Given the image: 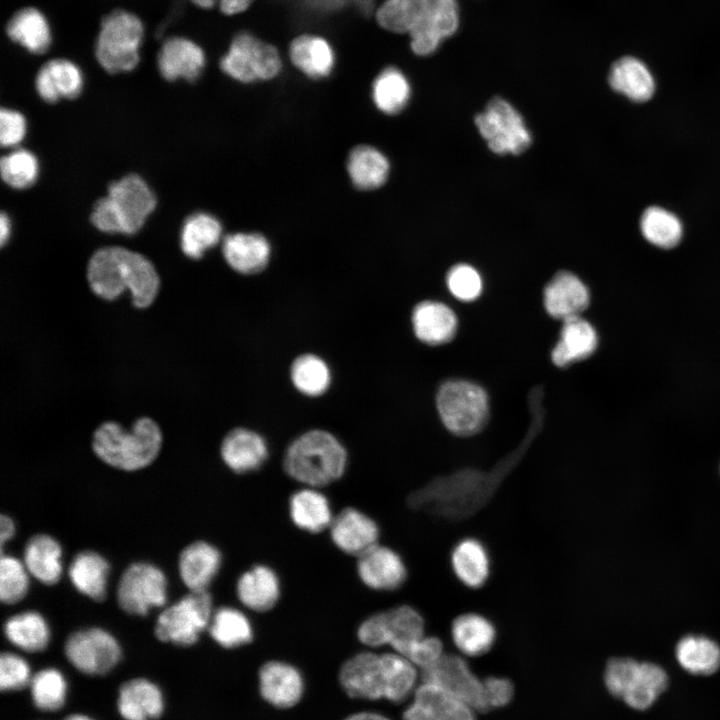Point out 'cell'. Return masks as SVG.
Wrapping results in <instances>:
<instances>
[{
    "label": "cell",
    "instance_id": "6da1fadb",
    "mask_svg": "<svg viewBox=\"0 0 720 720\" xmlns=\"http://www.w3.org/2000/svg\"><path fill=\"white\" fill-rule=\"evenodd\" d=\"M87 281L92 292L107 301L129 290L132 304L138 309L149 307L160 287L153 264L142 254L119 246L103 247L92 254Z\"/></svg>",
    "mask_w": 720,
    "mask_h": 720
},
{
    "label": "cell",
    "instance_id": "7a4b0ae2",
    "mask_svg": "<svg viewBox=\"0 0 720 720\" xmlns=\"http://www.w3.org/2000/svg\"><path fill=\"white\" fill-rule=\"evenodd\" d=\"M417 679V667L397 652H359L348 658L339 671L345 693L364 700L402 702L414 693Z\"/></svg>",
    "mask_w": 720,
    "mask_h": 720
},
{
    "label": "cell",
    "instance_id": "3957f363",
    "mask_svg": "<svg viewBox=\"0 0 720 720\" xmlns=\"http://www.w3.org/2000/svg\"><path fill=\"white\" fill-rule=\"evenodd\" d=\"M282 463L290 478L306 487L321 488L344 475L348 453L334 434L317 428L293 439L284 452Z\"/></svg>",
    "mask_w": 720,
    "mask_h": 720
},
{
    "label": "cell",
    "instance_id": "277c9868",
    "mask_svg": "<svg viewBox=\"0 0 720 720\" xmlns=\"http://www.w3.org/2000/svg\"><path fill=\"white\" fill-rule=\"evenodd\" d=\"M162 432L150 417H140L130 430L106 421L92 436V449L106 464L124 471H136L151 464L158 456Z\"/></svg>",
    "mask_w": 720,
    "mask_h": 720
},
{
    "label": "cell",
    "instance_id": "5b68a950",
    "mask_svg": "<svg viewBox=\"0 0 720 720\" xmlns=\"http://www.w3.org/2000/svg\"><path fill=\"white\" fill-rule=\"evenodd\" d=\"M156 206V197L137 174L112 182L107 195L98 199L90 220L100 231L132 235L144 225Z\"/></svg>",
    "mask_w": 720,
    "mask_h": 720
},
{
    "label": "cell",
    "instance_id": "8992f818",
    "mask_svg": "<svg viewBox=\"0 0 720 720\" xmlns=\"http://www.w3.org/2000/svg\"><path fill=\"white\" fill-rule=\"evenodd\" d=\"M144 25L135 13L114 9L104 15L95 41V57L108 73L133 70L140 61Z\"/></svg>",
    "mask_w": 720,
    "mask_h": 720
},
{
    "label": "cell",
    "instance_id": "52a82bcc",
    "mask_svg": "<svg viewBox=\"0 0 720 720\" xmlns=\"http://www.w3.org/2000/svg\"><path fill=\"white\" fill-rule=\"evenodd\" d=\"M424 636V618L410 605L374 613L364 619L357 629L358 640L363 645L371 648L389 645L402 656Z\"/></svg>",
    "mask_w": 720,
    "mask_h": 720
},
{
    "label": "cell",
    "instance_id": "ba28073f",
    "mask_svg": "<svg viewBox=\"0 0 720 720\" xmlns=\"http://www.w3.org/2000/svg\"><path fill=\"white\" fill-rule=\"evenodd\" d=\"M224 74L241 83L268 81L282 69L278 49L249 32H239L231 40L219 62Z\"/></svg>",
    "mask_w": 720,
    "mask_h": 720
},
{
    "label": "cell",
    "instance_id": "9c48e42d",
    "mask_svg": "<svg viewBox=\"0 0 720 720\" xmlns=\"http://www.w3.org/2000/svg\"><path fill=\"white\" fill-rule=\"evenodd\" d=\"M436 404L442 422L456 435H473L486 424L487 394L475 383L464 380L443 383L437 392Z\"/></svg>",
    "mask_w": 720,
    "mask_h": 720
},
{
    "label": "cell",
    "instance_id": "30bf717a",
    "mask_svg": "<svg viewBox=\"0 0 720 720\" xmlns=\"http://www.w3.org/2000/svg\"><path fill=\"white\" fill-rule=\"evenodd\" d=\"M212 615V597L207 590L191 591L161 612L155 636L177 646H191L209 626Z\"/></svg>",
    "mask_w": 720,
    "mask_h": 720
},
{
    "label": "cell",
    "instance_id": "8fae6325",
    "mask_svg": "<svg viewBox=\"0 0 720 720\" xmlns=\"http://www.w3.org/2000/svg\"><path fill=\"white\" fill-rule=\"evenodd\" d=\"M475 124L488 147L497 154H520L531 144V134L522 116L506 100L495 97L475 117Z\"/></svg>",
    "mask_w": 720,
    "mask_h": 720
},
{
    "label": "cell",
    "instance_id": "7c38bea8",
    "mask_svg": "<svg viewBox=\"0 0 720 720\" xmlns=\"http://www.w3.org/2000/svg\"><path fill=\"white\" fill-rule=\"evenodd\" d=\"M421 678L439 685L475 711L490 710L486 680L478 678L458 655L444 653L435 664L421 671Z\"/></svg>",
    "mask_w": 720,
    "mask_h": 720
},
{
    "label": "cell",
    "instance_id": "4fadbf2b",
    "mask_svg": "<svg viewBox=\"0 0 720 720\" xmlns=\"http://www.w3.org/2000/svg\"><path fill=\"white\" fill-rule=\"evenodd\" d=\"M167 599V580L158 567L133 563L122 574L117 589L119 606L127 613L144 616Z\"/></svg>",
    "mask_w": 720,
    "mask_h": 720
},
{
    "label": "cell",
    "instance_id": "5bb4252c",
    "mask_svg": "<svg viewBox=\"0 0 720 720\" xmlns=\"http://www.w3.org/2000/svg\"><path fill=\"white\" fill-rule=\"evenodd\" d=\"M65 655L80 672L105 675L121 658L117 640L100 628H88L72 633L65 643Z\"/></svg>",
    "mask_w": 720,
    "mask_h": 720
},
{
    "label": "cell",
    "instance_id": "9a60e30c",
    "mask_svg": "<svg viewBox=\"0 0 720 720\" xmlns=\"http://www.w3.org/2000/svg\"><path fill=\"white\" fill-rule=\"evenodd\" d=\"M458 26L456 0H427L423 17L409 33L411 50L419 56L430 55L443 39L456 32Z\"/></svg>",
    "mask_w": 720,
    "mask_h": 720
},
{
    "label": "cell",
    "instance_id": "2e32d148",
    "mask_svg": "<svg viewBox=\"0 0 720 720\" xmlns=\"http://www.w3.org/2000/svg\"><path fill=\"white\" fill-rule=\"evenodd\" d=\"M403 720H475V710L439 685L422 681Z\"/></svg>",
    "mask_w": 720,
    "mask_h": 720
},
{
    "label": "cell",
    "instance_id": "e0dca14e",
    "mask_svg": "<svg viewBox=\"0 0 720 720\" xmlns=\"http://www.w3.org/2000/svg\"><path fill=\"white\" fill-rule=\"evenodd\" d=\"M357 558L358 577L372 590L394 591L406 582V564L390 547L377 544Z\"/></svg>",
    "mask_w": 720,
    "mask_h": 720
},
{
    "label": "cell",
    "instance_id": "ac0fdd59",
    "mask_svg": "<svg viewBox=\"0 0 720 720\" xmlns=\"http://www.w3.org/2000/svg\"><path fill=\"white\" fill-rule=\"evenodd\" d=\"M206 64L203 48L185 36H170L161 45L157 54V67L167 81L184 79L196 81Z\"/></svg>",
    "mask_w": 720,
    "mask_h": 720
},
{
    "label": "cell",
    "instance_id": "d6986e66",
    "mask_svg": "<svg viewBox=\"0 0 720 720\" xmlns=\"http://www.w3.org/2000/svg\"><path fill=\"white\" fill-rule=\"evenodd\" d=\"M329 530L333 544L342 552L356 557L379 544L377 523L354 507L344 508L334 516Z\"/></svg>",
    "mask_w": 720,
    "mask_h": 720
},
{
    "label": "cell",
    "instance_id": "ffe728a7",
    "mask_svg": "<svg viewBox=\"0 0 720 720\" xmlns=\"http://www.w3.org/2000/svg\"><path fill=\"white\" fill-rule=\"evenodd\" d=\"M258 679L261 697L276 708H291L297 705L303 696V676L294 665L287 662H265L258 671Z\"/></svg>",
    "mask_w": 720,
    "mask_h": 720
},
{
    "label": "cell",
    "instance_id": "44dd1931",
    "mask_svg": "<svg viewBox=\"0 0 720 720\" xmlns=\"http://www.w3.org/2000/svg\"><path fill=\"white\" fill-rule=\"evenodd\" d=\"M220 455L230 470L245 474L255 472L264 465L269 448L265 438L257 431L236 427L224 436Z\"/></svg>",
    "mask_w": 720,
    "mask_h": 720
},
{
    "label": "cell",
    "instance_id": "7402d4cb",
    "mask_svg": "<svg viewBox=\"0 0 720 720\" xmlns=\"http://www.w3.org/2000/svg\"><path fill=\"white\" fill-rule=\"evenodd\" d=\"M268 239L256 232H237L223 238L222 254L235 272L253 275L263 271L271 258Z\"/></svg>",
    "mask_w": 720,
    "mask_h": 720
},
{
    "label": "cell",
    "instance_id": "603a6c76",
    "mask_svg": "<svg viewBox=\"0 0 720 720\" xmlns=\"http://www.w3.org/2000/svg\"><path fill=\"white\" fill-rule=\"evenodd\" d=\"M589 303L588 288L571 272H558L544 289L545 309L556 319L564 321L581 316Z\"/></svg>",
    "mask_w": 720,
    "mask_h": 720
},
{
    "label": "cell",
    "instance_id": "cb8c5ba5",
    "mask_svg": "<svg viewBox=\"0 0 720 720\" xmlns=\"http://www.w3.org/2000/svg\"><path fill=\"white\" fill-rule=\"evenodd\" d=\"M669 685L667 672L653 662L635 664L628 675L620 695L628 707L637 711H645L652 707Z\"/></svg>",
    "mask_w": 720,
    "mask_h": 720
},
{
    "label": "cell",
    "instance_id": "d4e9b609",
    "mask_svg": "<svg viewBox=\"0 0 720 720\" xmlns=\"http://www.w3.org/2000/svg\"><path fill=\"white\" fill-rule=\"evenodd\" d=\"M83 87V75L77 64L66 58H54L45 62L35 77V89L47 103L60 98H76Z\"/></svg>",
    "mask_w": 720,
    "mask_h": 720
},
{
    "label": "cell",
    "instance_id": "484cf974",
    "mask_svg": "<svg viewBox=\"0 0 720 720\" xmlns=\"http://www.w3.org/2000/svg\"><path fill=\"white\" fill-rule=\"evenodd\" d=\"M236 594L246 608L255 612L269 611L280 599V579L271 567L256 564L240 575Z\"/></svg>",
    "mask_w": 720,
    "mask_h": 720
},
{
    "label": "cell",
    "instance_id": "4316f807",
    "mask_svg": "<svg viewBox=\"0 0 720 720\" xmlns=\"http://www.w3.org/2000/svg\"><path fill=\"white\" fill-rule=\"evenodd\" d=\"M9 40L34 55L46 53L52 44V31L45 14L33 6L22 7L7 21Z\"/></svg>",
    "mask_w": 720,
    "mask_h": 720
},
{
    "label": "cell",
    "instance_id": "83f0119b",
    "mask_svg": "<svg viewBox=\"0 0 720 720\" xmlns=\"http://www.w3.org/2000/svg\"><path fill=\"white\" fill-rule=\"evenodd\" d=\"M117 708L125 720H155L164 710L163 694L148 679H131L119 688Z\"/></svg>",
    "mask_w": 720,
    "mask_h": 720
},
{
    "label": "cell",
    "instance_id": "f1b7e54d",
    "mask_svg": "<svg viewBox=\"0 0 720 720\" xmlns=\"http://www.w3.org/2000/svg\"><path fill=\"white\" fill-rule=\"evenodd\" d=\"M289 58L294 67L311 79L328 77L335 66L333 47L325 38L301 34L289 44Z\"/></svg>",
    "mask_w": 720,
    "mask_h": 720
},
{
    "label": "cell",
    "instance_id": "f546056e",
    "mask_svg": "<svg viewBox=\"0 0 720 720\" xmlns=\"http://www.w3.org/2000/svg\"><path fill=\"white\" fill-rule=\"evenodd\" d=\"M450 564L456 578L470 589H479L489 579L491 559L486 546L477 538L459 540L450 554Z\"/></svg>",
    "mask_w": 720,
    "mask_h": 720
},
{
    "label": "cell",
    "instance_id": "4dcf8cb0",
    "mask_svg": "<svg viewBox=\"0 0 720 720\" xmlns=\"http://www.w3.org/2000/svg\"><path fill=\"white\" fill-rule=\"evenodd\" d=\"M222 562L220 551L205 541L188 545L179 557V573L190 591H205L217 575Z\"/></svg>",
    "mask_w": 720,
    "mask_h": 720
},
{
    "label": "cell",
    "instance_id": "1f68e13d",
    "mask_svg": "<svg viewBox=\"0 0 720 720\" xmlns=\"http://www.w3.org/2000/svg\"><path fill=\"white\" fill-rule=\"evenodd\" d=\"M411 321L415 336L429 345L449 342L457 330L454 311L437 301L418 303L412 311Z\"/></svg>",
    "mask_w": 720,
    "mask_h": 720
},
{
    "label": "cell",
    "instance_id": "d6a6232c",
    "mask_svg": "<svg viewBox=\"0 0 720 720\" xmlns=\"http://www.w3.org/2000/svg\"><path fill=\"white\" fill-rule=\"evenodd\" d=\"M288 510L293 524L312 534L329 528L334 518L330 502L319 488L305 486L295 491L289 498Z\"/></svg>",
    "mask_w": 720,
    "mask_h": 720
},
{
    "label": "cell",
    "instance_id": "836d02e7",
    "mask_svg": "<svg viewBox=\"0 0 720 720\" xmlns=\"http://www.w3.org/2000/svg\"><path fill=\"white\" fill-rule=\"evenodd\" d=\"M496 636L493 622L480 613H462L451 623L452 641L466 656L477 657L487 653L493 647Z\"/></svg>",
    "mask_w": 720,
    "mask_h": 720
},
{
    "label": "cell",
    "instance_id": "e575fe53",
    "mask_svg": "<svg viewBox=\"0 0 720 720\" xmlns=\"http://www.w3.org/2000/svg\"><path fill=\"white\" fill-rule=\"evenodd\" d=\"M598 345L594 327L581 316L563 321L559 341L552 349L551 358L558 367L589 357Z\"/></svg>",
    "mask_w": 720,
    "mask_h": 720
},
{
    "label": "cell",
    "instance_id": "d590c367",
    "mask_svg": "<svg viewBox=\"0 0 720 720\" xmlns=\"http://www.w3.org/2000/svg\"><path fill=\"white\" fill-rule=\"evenodd\" d=\"M346 169L352 184L359 190H375L388 179L390 163L385 154L371 145L353 148L346 162Z\"/></svg>",
    "mask_w": 720,
    "mask_h": 720
},
{
    "label": "cell",
    "instance_id": "8d00e7d4",
    "mask_svg": "<svg viewBox=\"0 0 720 720\" xmlns=\"http://www.w3.org/2000/svg\"><path fill=\"white\" fill-rule=\"evenodd\" d=\"M62 550L59 543L49 535L31 537L24 548V564L27 571L45 585L56 584L62 574Z\"/></svg>",
    "mask_w": 720,
    "mask_h": 720
},
{
    "label": "cell",
    "instance_id": "74e56055",
    "mask_svg": "<svg viewBox=\"0 0 720 720\" xmlns=\"http://www.w3.org/2000/svg\"><path fill=\"white\" fill-rule=\"evenodd\" d=\"M609 84L636 102L649 100L655 90L653 76L643 62L632 56L618 59L610 68Z\"/></svg>",
    "mask_w": 720,
    "mask_h": 720
},
{
    "label": "cell",
    "instance_id": "f35d334b",
    "mask_svg": "<svg viewBox=\"0 0 720 720\" xmlns=\"http://www.w3.org/2000/svg\"><path fill=\"white\" fill-rule=\"evenodd\" d=\"M680 667L695 676H710L720 669V646L701 635H687L675 647Z\"/></svg>",
    "mask_w": 720,
    "mask_h": 720
},
{
    "label": "cell",
    "instance_id": "ab89813d",
    "mask_svg": "<svg viewBox=\"0 0 720 720\" xmlns=\"http://www.w3.org/2000/svg\"><path fill=\"white\" fill-rule=\"evenodd\" d=\"M68 575L80 593L95 601L105 598L109 564L100 554L93 551L78 553L69 566Z\"/></svg>",
    "mask_w": 720,
    "mask_h": 720
},
{
    "label": "cell",
    "instance_id": "60d3db41",
    "mask_svg": "<svg viewBox=\"0 0 720 720\" xmlns=\"http://www.w3.org/2000/svg\"><path fill=\"white\" fill-rule=\"evenodd\" d=\"M222 238V225L211 214L198 212L188 216L181 228L180 247L191 259H200Z\"/></svg>",
    "mask_w": 720,
    "mask_h": 720
},
{
    "label": "cell",
    "instance_id": "b9f144b4",
    "mask_svg": "<svg viewBox=\"0 0 720 720\" xmlns=\"http://www.w3.org/2000/svg\"><path fill=\"white\" fill-rule=\"evenodd\" d=\"M289 375L294 388L307 397L326 393L332 378L328 363L314 353L297 356L291 363Z\"/></svg>",
    "mask_w": 720,
    "mask_h": 720
},
{
    "label": "cell",
    "instance_id": "7bdbcfd3",
    "mask_svg": "<svg viewBox=\"0 0 720 720\" xmlns=\"http://www.w3.org/2000/svg\"><path fill=\"white\" fill-rule=\"evenodd\" d=\"M209 632L223 648L233 649L249 644L254 630L249 618L234 607H220L212 615Z\"/></svg>",
    "mask_w": 720,
    "mask_h": 720
},
{
    "label": "cell",
    "instance_id": "ee69618b",
    "mask_svg": "<svg viewBox=\"0 0 720 720\" xmlns=\"http://www.w3.org/2000/svg\"><path fill=\"white\" fill-rule=\"evenodd\" d=\"M6 638L27 652L44 650L50 639L49 627L41 614L26 611L10 617L4 624Z\"/></svg>",
    "mask_w": 720,
    "mask_h": 720
},
{
    "label": "cell",
    "instance_id": "f6af8a7d",
    "mask_svg": "<svg viewBox=\"0 0 720 720\" xmlns=\"http://www.w3.org/2000/svg\"><path fill=\"white\" fill-rule=\"evenodd\" d=\"M411 94L408 79L395 67L383 69L374 79L371 97L375 107L384 114L393 115L403 110Z\"/></svg>",
    "mask_w": 720,
    "mask_h": 720
},
{
    "label": "cell",
    "instance_id": "bcb514c9",
    "mask_svg": "<svg viewBox=\"0 0 720 720\" xmlns=\"http://www.w3.org/2000/svg\"><path fill=\"white\" fill-rule=\"evenodd\" d=\"M426 7L427 0H385L377 8L375 19L388 32L409 34L423 17Z\"/></svg>",
    "mask_w": 720,
    "mask_h": 720
},
{
    "label": "cell",
    "instance_id": "7dc6e473",
    "mask_svg": "<svg viewBox=\"0 0 720 720\" xmlns=\"http://www.w3.org/2000/svg\"><path fill=\"white\" fill-rule=\"evenodd\" d=\"M640 228L645 239L660 248H672L682 237V224L677 216L657 206L643 212Z\"/></svg>",
    "mask_w": 720,
    "mask_h": 720
},
{
    "label": "cell",
    "instance_id": "c3c4849f",
    "mask_svg": "<svg viewBox=\"0 0 720 720\" xmlns=\"http://www.w3.org/2000/svg\"><path fill=\"white\" fill-rule=\"evenodd\" d=\"M30 693L34 705L42 711L52 712L63 707L67 683L63 674L55 668H45L31 677Z\"/></svg>",
    "mask_w": 720,
    "mask_h": 720
},
{
    "label": "cell",
    "instance_id": "681fc988",
    "mask_svg": "<svg viewBox=\"0 0 720 720\" xmlns=\"http://www.w3.org/2000/svg\"><path fill=\"white\" fill-rule=\"evenodd\" d=\"M2 180L12 188L24 189L31 186L39 174L35 155L26 149H16L0 160Z\"/></svg>",
    "mask_w": 720,
    "mask_h": 720
},
{
    "label": "cell",
    "instance_id": "f907efd6",
    "mask_svg": "<svg viewBox=\"0 0 720 720\" xmlns=\"http://www.w3.org/2000/svg\"><path fill=\"white\" fill-rule=\"evenodd\" d=\"M26 567L16 558L2 554L0 560V599L5 604L19 602L28 590Z\"/></svg>",
    "mask_w": 720,
    "mask_h": 720
},
{
    "label": "cell",
    "instance_id": "816d5d0a",
    "mask_svg": "<svg viewBox=\"0 0 720 720\" xmlns=\"http://www.w3.org/2000/svg\"><path fill=\"white\" fill-rule=\"evenodd\" d=\"M450 292L462 301L476 299L482 290V279L475 268L468 264L453 266L447 274Z\"/></svg>",
    "mask_w": 720,
    "mask_h": 720
},
{
    "label": "cell",
    "instance_id": "f5cc1de1",
    "mask_svg": "<svg viewBox=\"0 0 720 720\" xmlns=\"http://www.w3.org/2000/svg\"><path fill=\"white\" fill-rule=\"evenodd\" d=\"M31 680L28 663L20 656L5 652L0 656V689L17 691L29 685Z\"/></svg>",
    "mask_w": 720,
    "mask_h": 720
},
{
    "label": "cell",
    "instance_id": "db71d44e",
    "mask_svg": "<svg viewBox=\"0 0 720 720\" xmlns=\"http://www.w3.org/2000/svg\"><path fill=\"white\" fill-rule=\"evenodd\" d=\"M444 654L442 641L434 636H424L406 653V657L420 671L435 664Z\"/></svg>",
    "mask_w": 720,
    "mask_h": 720
},
{
    "label": "cell",
    "instance_id": "11a10c76",
    "mask_svg": "<svg viewBox=\"0 0 720 720\" xmlns=\"http://www.w3.org/2000/svg\"><path fill=\"white\" fill-rule=\"evenodd\" d=\"M26 133V120L15 110L2 108L0 111V143L3 147L19 144Z\"/></svg>",
    "mask_w": 720,
    "mask_h": 720
},
{
    "label": "cell",
    "instance_id": "9f6ffc18",
    "mask_svg": "<svg viewBox=\"0 0 720 720\" xmlns=\"http://www.w3.org/2000/svg\"><path fill=\"white\" fill-rule=\"evenodd\" d=\"M486 680L487 696L490 709L503 707L513 696V685L503 677H488Z\"/></svg>",
    "mask_w": 720,
    "mask_h": 720
},
{
    "label": "cell",
    "instance_id": "6f0895ef",
    "mask_svg": "<svg viewBox=\"0 0 720 720\" xmlns=\"http://www.w3.org/2000/svg\"><path fill=\"white\" fill-rule=\"evenodd\" d=\"M196 7L212 9L215 6L227 16H234L246 11L254 0H190Z\"/></svg>",
    "mask_w": 720,
    "mask_h": 720
},
{
    "label": "cell",
    "instance_id": "680465c9",
    "mask_svg": "<svg viewBox=\"0 0 720 720\" xmlns=\"http://www.w3.org/2000/svg\"><path fill=\"white\" fill-rule=\"evenodd\" d=\"M15 533V526L11 518L2 515L0 518V539H1V551L6 541H9Z\"/></svg>",
    "mask_w": 720,
    "mask_h": 720
},
{
    "label": "cell",
    "instance_id": "91938a15",
    "mask_svg": "<svg viewBox=\"0 0 720 720\" xmlns=\"http://www.w3.org/2000/svg\"><path fill=\"white\" fill-rule=\"evenodd\" d=\"M343 720H390L386 716L370 711L357 712L347 716Z\"/></svg>",
    "mask_w": 720,
    "mask_h": 720
},
{
    "label": "cell",
    "instance_id": "94428289",
    "mask_svg": "<svg viewBox=\"0 0 720 720\" xmlns=\"http://www.w3.org/2000/svg\"><path fill=\"white\" fill-rule=\"evenodd\" d=\"M10 235V220L9 217L2 212L0 215V243L3 246Z\"/></svg>",
    "mask_w": 720,
    "mask_h": 720
},
{
    "label": "cell",
    "instance_id": "6125c7cd",
    "mask_svg": "<svg viewBox=\"0 0 720 720\" xmlns=\"http://www.w3.org/2000/svg\"><path fill=\"white\" fill-rule=\"evenodd\" d=\"M64 720H93V719L84 714H71V715L67 716Z\"/></svg>",
    "mask_w": 720,
    "mask_h": 720
}]
</instances>
